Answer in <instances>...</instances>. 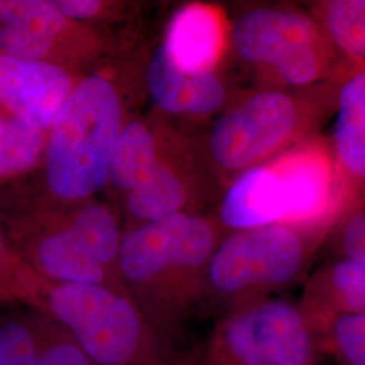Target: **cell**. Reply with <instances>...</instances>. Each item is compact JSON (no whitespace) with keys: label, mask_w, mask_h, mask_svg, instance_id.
<instances>
[{"label":"cell","mask_w":365,"mask_h":365,"mask_svg":"<svg viewBox=\"0 0 365 365\" xmlns=\"http://www.w3.org/2000/svg\"><path fill=\"white\" fill-rule=\"evenodd\" d=\"M145 66L120 56L78 81L51 129L43 167L31 176L43 194L81 203L105 188L118 140L133 117L131 98L146 87Z\"/></svg>","instance_id":"cell-1"},{"label":"cell","mask_w":365,"mask_h":365,"mask_svg":"<svg viewBox=\"0 0 365 365\" xmlns=\"http://www.w3.org/2000/svg\"><path fill=\"white\" fill-rule=\"evenodd\" d=\"M225 233L217 218L202 214L125 226L119 256L122 282L170 342L175 329L206 291L210 261Z\"/></svg>","instance_id":"cell-2"},{"label":"cell","mask_w":365,"mask_h":365,"mask_svg":"<svg viewBox=\"0 0 365 365\" xmlns=\"http://www.w3.org/2000/svg\"><path fill=\"white\" fill-rule=\"evenodd\" d=\"M341 81L309 88H260L235 98L217 115L200 146L217 182L227 187L241 173L321 134L336 113Z\"/></svg>","instance_id":"cell-3"},{"label":"cell","mask_w":365,"mask_h":365,"mask_svg":"<svg viewBox=\"0 0 365 365\" xmlns=\"http://www.w3.org/2000/svg\"><path fill=\"white\" fill-rule=\"evenodd\" d=\"M45 313L93 365H195L150 324L130 295L105 286L49 283Z\"/></svg>","instance_id":"cell-4"},{"label":"cell","mask_w":365,"mask_h":365,"mask_svg":"<svg viewBox=\"0 0 365 365\" xmlns=\"http://www.w3.org/2000/svg\"><path fill=\"white\" fill-rule=\"evenodd\" d=\"M230 51L259 71L265 88H309L354 69L310 10L287 6H260L238 15L230 27Z\"/></svg>","instance_id":"cell-5"},{"label":"cell","mask_w":365,"mask_h":365,"mask_svg":"<svg viewBox=\"0 0 365 365\" xmlns=\"http://www.w3.org/2000/svg\"><path fill=\"white\" fill-rule=\"evenodd\" d=\"M313 237L288 225H269L225 235L210 261L206 289L248 304L291 283L303 271L315 245Z\"/></svg>","instance_id":"cell-6"},{"label":"cell","mask_w":365,"mask_h":365,"mask_svg":"<svg viewBox=\"0 0 365 365\" xmlns=\"http://www.w3.org/2000/svg\"><path fill=\"white\" fill-rule=\"evenodd\" d=\"M126 42L60 13L52 0H0V51L87 75L123 56Z\"/></svg>","instance_id":"cell-7"},{"label":"cell","mask_w":365,"mask_h":365,"mask_svg":"<svg viewBox=\"0 0 365 365\" xmlns=\"http://www.w3.org/2000/svg\"><path fill=\"white\" fill-rule=\"evenodd\" d=\"M314 334L304 309L286 300H256L222 321L202 365H313Z\"/></svg>","instance_id":"cell-8"},{"label":"cell","mask_w":365,"mask_h":365,"mask_svg":"<svg viewBox=\"0 0 365 365\" xmlns=\"http://www.w3.org/2000/svg\"><path fill=\"white\" fill-rule=\"evenodd\" d=\"M292 199L288 226L322 241L341 221L339 172L329 135L318 134L271 160Z\"/></svg>","instance_id":"cell-9"},{"label":"cell","mask_w":365,"mask_h":365,"mask_svg":"<svg viewBox=\"0 0 365 365\" xmlns=\"http://www.w3.org/2000/svg\"><path fill=\"white\" fill-rule=\"evenodd\" d=\"M215 176L202 148L179 133L168 152L143 187L125 196V226L160 221L178 214H199L209 199ZM217 182V179H215Z\"/></svg>","instance_id":"cell-10"},{"label":"cell","mask_w":365,"mask_h":365,"mask_svg":"<svg viewBox=\"0 0 365 365\" xmlns=\"http://www.w3.org/2000/svg\"><path fill=\"white\" fill-rule=\"evenodd\" d=\"M83 75L0 51V111L52 129Z\"/></svg>","instance_id":"cell-11"},{"label":"cell","mask_w":365,"mask_h":365,"mask_svg":"<svg viewBox=\"0 0 365 365\" xmlns=\"http://www.w3.org/2000/svg\"><path fill=\"white\" fill-rule=\"evenodd\" d=\"M145 86L157 113L172 120L218 115L235 99L221 72H184L160 43L146 60Z\"/></svg>","instance_id":"cell-12"},{"label":"cell","mask_w":365,"mask_h":365,"mask_svg":"<svg viewBox=\"0 0 365 365\" xmlns=\"http://www.w3.org/2000/svg\"><path fill=\"white\" fill-rule=\"evenodd\" d=\"M230 27L232 22L220 6L185 3L170 16L160 46L184 72H220L230 51Z\"/></svg>","instance_id":"cell-13"},{"label":"cell","mask_w":365,"mask_h":365,"mask_svg":"<svg viewBox=\"0 0 365 365\" xmlns=\"http://www.w3.org/2000/svg\"><path fill=\"white\" fill-rule=\"evenodd\" d=\"M334 117L329 140L339 172L342 220L365 205V66L342 78Z\"/></svg>","instance_id":"cell-14"},{"label":"cell","mask_w":365,"mask_h":365,"mask_svg":"<svg viewBox=\"0 0 365 365\" xmlns=\"http://www.w3.org/2000/svg\"><path fill=\"white\" fill-rule=\"evenodd\" d=\"M292 199L284 178L271 161L237 176L220 200L218 217L227 233L288 225Z\"/></svg>","instance_id":"cell-15"},{"label":"cell","mask_w":365,"mask_h":365,"mask_svg":"<svg viewBox=\"0 0 365 365\" xmlns=\"http://www.w3.org/2000/svg\"><path fill=\"white\" fill-rule=\"evenodd\" d=\"M175 125V120L156 110L128 120L111 158L106 185L114 195L122 200L149 180L180 133Z\"/></svg>","instance_id":"cell-16"},{"label":"cell","mask_w":365,"mask_h":365,"mask_svg":"<svg viewBox=\"0 0 365 365\" xmlns=\"http://www.w3.org/2000/svg\"><path fill=\"white\" fill-rule=\"evenodd\" d=\"M304 310L315 330L342 314H365V264L339 259L321 271Z\"/></svg>","instance_id":"cell-17"},{"label":"cell","mask_w":365,"mask_h":365,"mask_svg":"<svg viewBox=\"0 0 365 365\" xmlns=\"http://www.w3.org/2000/svg\"><path fill=\"white\" fill-rule=\"evenodd\" d=\"M49 133L0 111V192L42 170Z\"/></svg>","instance_id":"cell-18"},{"label":"cell","mask_w":365,"mask_h":365,"mask_svg":"<svg viewBox=\"0 0 365 365\" xmlns=\"http://www.w3.org/2000/svg\"><path fill=\"white\" fill-rule=\"evenodd\" d=\"M309 10L341 57L353 68L365 66V0H324Z\"/></svg>","instance_id":"cell-19"},{"label":"cell","mask_w":365,"mask_h":365,"mask_svg":"<svg viewBox=\"0 0 365 365\" xmlns=\"http://www.w3.org/2000/svg\"><path fill=\"white\" fill-rule=\"evenodd\" d=\"M48 286L14 248L0 223V306H26L45 313Z\"/></svg>","instance_id":"cell-20"},{"label":"cell","mask_w":365,"mask_h":365,"mask_svg":"<svg viewBox=\"0 0 365 365\" xmlns=\"http://www.w3.org/2000/svg\"><path fill=\"white\" fill-rule=\"evenodd\" d=\"M49 315L26 307L0 319V365H37Z\"/></svg>","instance_id":"cell-21"},{"label":"cell","mask_w":365,"mask_h":365,"mask_svg":"<svg viewBox=\"0 0 365 365\" xmlns=\"http://www.w3.org/2000/svg\"><path fill=\"white\" fill-rule=\"evenodd\" d=\"M52 3L68 18L113 37H117L113 33L114 27L131 22L140 11V6L131 1L52 0Z\"/></svg>","instance_id":"cell-22"},{"label":"cell","mask_w":365,"mask_h":365,"mask_svg":"<svg viewBox=\"0 0 365 365\" xmlns=\"http://www.w3.org/2000/svg\"><path fill=\"white\" fill-rule=\"evenodd\" d=\"M327 329L336 352L346 365H365V314H342Z\"/></svg>","instance_id":"cell-23"},{"label":"cell","mask_w":365,"mask_h":365,"mask_svg":"<svg viewBox=\"0 0 365 365\" xmlns=\"http://www.w3.org/2000/svg\"><path fill=\"white\" fill-rule=\"evenodd\" d=\"M37 365H93L71 333L49 317Z\"/></svg>","instance_id":"cell-24"},{"label":"cell","mask_w":365,"mask_h":365,"mask_svg":"<svg viewBox=\"0 0 365 365\" xmlns=\"http://www.w3.org/2000/svg\"><path fill=\"white\" fill-rule=\"evenodd\" d=\"M330 235L339 259L365 264V205L345 215Z\"/></svg>","instance_id":"cell-25"},{"label":"cell","mask_w":365,"mask_h":365,"mask_svg":"<svg viewBox=\"0 0 365 365\" xmlns=\"http://www.w3.org/2000/svg\"><path fill=\"white\" fill-rule=\"evenodd\" d=\"M289 365H307V364H289Z\"/></svg>","instance_id":"cell-26"}]
</instances>
